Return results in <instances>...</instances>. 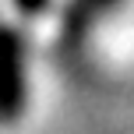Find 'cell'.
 <instances>
[{
	"label": "cell",
	"instance_id": "obj_1",
	"mask_svg": "<svg viewBox=\"0 0 134 134\" xmlns=\"http://www.w3.org/2000/svg\"><path fill=\"white\" fill-rule=\"evenodd\" d=\"M28 74H25V46L14 28H0V120L11 124L25 109Z\"/></svg>",
	"mask_w": 134,
	"mask_h": 134
}]
</instances>
